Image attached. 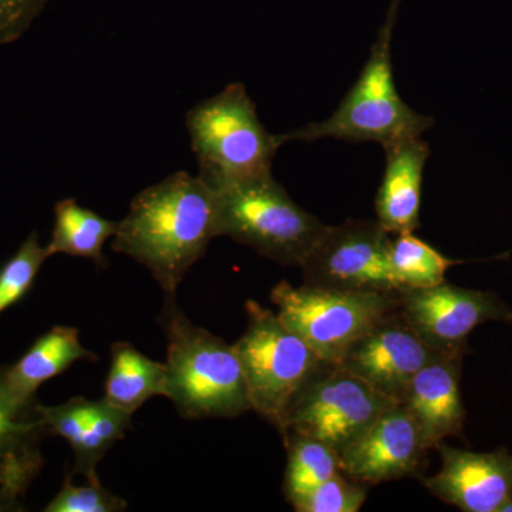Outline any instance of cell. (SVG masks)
Instances as JSON below:
<instances>
[{
	"label": "cell",
	"instance_id": "ba28073f",
	"mask_svg": "<svg viewBox=\"0 0 512 512\" xmlns=\"http://www.w3.org/2000/svg\"><path fill=\"white\" fill-rule=\"evenodd\" d=\"M393 404L345 367L325 363L296 394L281 436L312 437L339 451Z\"/></svg>",
	"mask_w": 512,
	"mask_h": 512
},
{
	"label": "cell",
	"instance_id": "30bf717a",
	"mask_svg": "<svg viewBox=\"0 0 512 512\" xmlns=\"http://www.w3.org/2000/svg\"><path fill=\"white\" fill-rule=\"evenodd\" d=\"M399 311L436 352L468 353V338L484 323L512 326V311L500 296L447 282L433 288L403 289L399 293Z\"/></svg>",
	"mask_w": 512,
	"mask_h": 512
},
{
	"label": "cell",
	"instance_id": "e0dca14e",
	"mask_svg": "<svg viewBox=\"0 0 512 512\" xmlns=\"http://www.w3.org/2000/svg\"><path fill=\"white\" fill-rule=\"evenodd\" d=\"M97 362L92 350L79 339V330L55 326L30 346L15 365L6 367V377L13 392L22 399H35L36 390L53 377L62 375L73 363Z\"/></svg>",
	"mask_w": 512,
	"mask_h": 512
},
{
	"label": "cell",
	"instance_id": "7c38bea8",
	"mask_svg": "<svg viewBox=\"0 0 512 512\" xmlns=\"http://www.w3.org/2000/svg\"><path fill=\"white\" fill-rule=\"evenodd\" d=\"M436 353L397 308L357 340L340 366L376 392L402 403L414 376Z\"/></svg>",
	"mask_w": 512,
	"mask_h": 512
},
{
	"label": "cell",
	"instance_id": "cb8c5ba5",
	"mask_svg": "<svg viewBox=\"0 0 512 512\" xmlns=\"http://www.w3.org/2000/svg\"><path fill=\"white\" fill-rule=\"evenodd\" d=\"M366 498V484L357 483L339 471L293 501L292 507L298 512H357L362 510Z\"/></svg>",
	"mask_w": 512,
	"mask_h": 512
},
{
	"label": "cell",
	"instance_id": "d6986e66",
	"mask_svg": "<svg viewBox=\"0 0 512 512\" xmlns=\"http://www.w3.org/2000/svg\"><path fill=\"white\" fill-rule=\"evenodd\" d=\"M117 227L119 221L107 220L77 204L73 198H66L56 204L55 227L47 249L50 256H79L92 259L100 268H106L104 244L116 235Z\"/></svg>",
	"mask_w": 512,
	"mask_h": 512
},
{
	"label": "cell",
	"instance_id": "277c9868",
	"mask_svg": "<svg viewBox=\"0 0 512 512\" xmlns=\"http://www.w3.org/2000/svg\"><path fill=\"white\" fill-rule=\"evenodd\" d=\"M396 18L386 16L369 60L335 113L329 119L284 134L286 143L335 138L352 143L372 141L386 147L406 138L421 137L433 126L431 117L407 106L397 92L392 62Z\"/></svg>",
	"mask_w": 512,
	"mask_h": 512
},
{
	"label": "cell",
	"instance_id": "9a60e30c",
	"mask_svg": "<svg viewBox=\"0 0 512 512\" xmlns=\"http://www.w3.org/2000/svg\"><path fill=\"white\" fill-rule=\"evenodd\" d=\"M50 436L39 403L22 399L0 367V488L22 498L42 471L40 443Z\"/></svg>",
	"mask_w": 512,
	"mask_h": 512
},
{
	"label": "cell",
	"instance_id": "52a82bcc",
	"mask_svg": "<svg viewBox=\"0 0 512 512\" xmlns=\"http://www.w3.org/2000/svg\"><path fill=\"white\" fill-rule=\"evenodd\" d=\"M400 293V292H399ZM399 293L346 292L279 282L271 301L278 318L326 363L340 365L379 320L399 308Z\"/></svg>",
	"mask_w": 512,
	"mask_h": 512
},
{
	"label": "cell",
	"instance_id": "7402d4cb",
	"mask_svg": "<svg viewBox=\"0 0 512 512\" xmlns=\"http://www.w3.org/2000/svg\"><path fill=\"white\" fill-rule=\"evenodd\" d=\"M133 414L111 406L106 400L92 402L87 412L86 427L79 447L74 451L73 474H82L89 483H100L97 466L117 441L123 440L131 427Z\"/></svg>",
	"mask_w": 512,
	"mask_h": 512
},
{
	"label": "cell",
	"instance_id": "3957f363",
	"mask_svg": "<svg viewBox=\"0 0 512 512\" xmlns=\"http://www.w3.org/2000/svg\"><path fill=\"white\" fill-rule=\"evenodd\" d=\"M185 127L201 178L212 188L272 174V163L286 143L259 120L242 83L200 101L188 110Z\"/></svg>",
	"mask_w": 512,
	"mask_h": 512
},
{
	"label": "cell",
	"instance_id": "8992f818",
	"mask_svg": "<svg viewBox=\"0 0 512 512\" xmlns=\"http://www.w3.org/2000/svg\"><path fill=\"white\" fill-rule=\"evenodd\" d=\"M248 325L234 349L241 360L251 409L284 431L296 394L325 365L315 350L255 301H247Z\"/></svg>",
	"mask_w": 512,
	"mask_h": 512
},
{
	"label": "cell",
	"instance_id": "4fadbf2b",
	"mask_svg": "<svg viewBox=\"0 0 512 512\" xmlns=\"http://www.w3.org/2000/svg\"><path fill=\"white\" fill-rule=\"evenodd\" d=\"M441 468L423 478L424 487L443 503L464 512H498L512 498V456L505 448L488 453L441 443Z\"/></svg>",
	"mask_w": 512,
	"mask_h": 512
},
{
	"label": "cell",
	"instance_id": "8fae6325",
	"mask_svg": "<svg viewBox=\"0 0 512 512\" xmlns=\"http://www.w3.org/2000/svg\"><path fill=\"white\" fill-rule=\"evenodd\" d=\"M427 451L416 421L397 403L340 448L339 468L357 483L375 485L417 476Z\"/></svg>",
	"mask_w": 512,
	"mask_h": 512
},
{
	"label": "cell",
	"instance_id": "9c48e42d",
	"mask_svg": "<svg viewBox=\"0 0 512 512\" xmlns=\"http://www.w3.org/2000/svg\"><path fill=\"white\" fill-rule=\"evenodd\" d=\"M392 235L377 221L328 227L301 265L303 285L346 292L399 293L390 269Z\"/></svg>",
	"mask_w": 512,
	"mask_h": 512
},
{
	"label": "cell",
	"instance_id": "5b68a950",
	"mask_svg": "<svg viewBox=\"0 0 512 512\" xmlns=\"http://www.w3.org/2000/svg\"><path fill=\"white\" fill-rule=\"evenodd\" d=\"M218 237L285 266H301L329 225L299 207L271 175L214 188Z\"/></svg>",
	"mask_w": 512,
	"mask_h": 512
},
{
	"label": "cell",
	"instance_id": "f1b7e54d",
	"mask_svg": "<svg viewBox=\"0 0 512 512\" xmlns=\"http://www.w3.org/2000/svg\"><path fill=\"white\" fill-rule=\"evenodd\" d=\"M498 512H512V498L508 500L507 503L501 505L500 511Z\"/></svg>",
	"mask_w": 512,
	"mask_h": 512
},
{
	"label": "cell",
	"instance_id": "ffe728a7",
	"mask_svg": "<svg viewBox=\"0 0 512 512\" xmlns=\"http://www.w3.org/2000/svg\"><path fill=\"white\" fill-rule=\"evenodd\" d=\"M389 259L394 281L402 291L443 284L448 269L463 264V261L447 258L413 232L392 235Z\"/></svg>",
	"mask_w": 512,
	"mask_h": 512
},
{
	"label": "cell",
	"instance_id": "7a4b0ae2",
	"mask_svg": "<svg viewBox=\"0 0 512 512\" xmlns=\"http://www.w3.org/2000/svg\"><path fill=\"white\" fill-rule=\"evenodd\" d=\"M160 325L167 335L165 397L185 419H231L249 412L247 383L234 345L194 325L165 295Z\"/></svg>",
	"mask_w": 512,
	"mask_h": 512
},
{
	"label": "cell",
	"instance_id": "ac0fdd59",
	"mask_svg": "<svg viewBox=\"0 0 512 512\" xmlns=\"http://www.w3.org/2000/svg\"><path fill=\"white\" fill-rule=\"evenodd\" d=\"M154 396L165 397V363L144 356L130 343H114L104 400L134 414Z\"/></svg>",
	"mask_w": 512,
	"mask_h": 512
},
{
	"label": "cell",
	"instance_id": "5bb4252c",
	"mask_svg": "<svg viewBox=\"0 0 512 512\" xmlns=\"http://www.w3.org/2000/svg\"><path fill=\"white\" fill-rule=\"evenodd\" d=\"M467 352H437L414 376L403 406L416 421L427 448L448 437H463L466 407L461 397V369Z\"/></svg>",
	"mask_w": 512,
	"mask_h": 512
},
{
	"label": "cell",
	"instance_id": "2e32d148",
	"mask_svg": "<svg viewBox=\"0 0 512 512\" xmlns=\"http://www.w3.org/2000/svg\"><path fill=\"white\" fill-rule=\"evenodd\" d=\"M386 151V167L377 191V222L390 235L407 234L420 227L424 167L430 147L421 137L406 138Z\"/></svg>",
	"mask_w": 512,
	"mask_h": 512
},
{
	"label": "cell",
	"instance_id": "44dd1931",
	"mask_svg": "<svg viewBox=\"0 0 512 512\" xmlns=\"http://www.w3.org/2000/svg\"><path fill=\"white\" fill-rule=\"evenodd\" d=\"M284 444L288 450L284 493L289 503L339 473L338 451L323 441L299 434H285Z\"/></svg>",
	"mask_w": 512,
	"mask_h": 512
},
{
	"label": "cell",
	"instance_id": "4316f807",
	"mask_svg": "<svg viewBox=\"0 0 512 512\" xmlns=\"http://www.w3.org/2000/svg\"><path fill=\"white\" fill-rule=\"evenodd\" d=\"M20 510H22L20 498L16 497L15 494L9 493V491L2 490V488H0V512Z\"/></svg>",
	"mask_w": 512,
	"mask_h": 512
},
{
	"label": "cell",
	"instance_id": "603a6c76",
	"mask_svg": "<svg viewBox=\"0 0 512 512\" xmlns=\"http://www.w3.org/2000/svg\"><path fill=\"white\" fill-rule=\"evenodd\" d=\"M49 258V249L42 247L36 232H32L18 252L0 268V315L25 298Z\"/></svg>",
	"mask_w": 512,
	"mask_h": 512
},
{
	"label": "cell",
	"instance_id": "6da1fadb",
	"mask_svg": "<svg viewBox=\"0 0 512 512\" xmlns=\"http://www.w3.org/2000/svg\"><path fill=\"white\" fill-rule=\"evenodd\" d=\"M217 224V191L200 175L177 171L138 192L111 249L143 265L165 295H175L218 237Z\"/></svg>",
	"mask_w": 512,
	"mask_h": 512
},
{
	"label": "cell",
	"instance_id": "d4e9b609",
	"mask_svg": "<svg viewBox=\"0 0 512 512\" xmlns=\"http://www.w3.org/2000/svg\"><path fill=\"white\" fill-rule=\"evenodd\" d=\"M127 508L126 501L110 493L100 483L74 485L72 476L64 480L62 490L47 504L46 512H120Z\"/></svg>",
	"mask_w": 512,
	"mask_h": 512
},
{
	"label": "cell",
	"instance_id": "484cf974",
	"mask_svg": "<svg viewBox=\"0 0 512 512\" xmlns=\"http://www.w3.org/2000/svg\"><path fill=\"white\" fill-rule=\"evenodd\" d=\"M46 0H0V43L22 35Z\"/></svg>",
	"mask_w": 512,
	"mask_h": 512
},
{
	"label": "cell",
	"instance_id": "83f0119b",
	"mask_svg": "<svg viewBox=\"0 0 512 512\" xmlns=\"http://www.w3.org/2000/svg\"><path fill=\"white\" fill-rule=\"evenodd\" d=\"M400 0H390L389 10L387 13H392V15H397V9H399Z\"/></svg>",
	"mask_w": 512,
	"mask_h": 512
}]
</instances>
